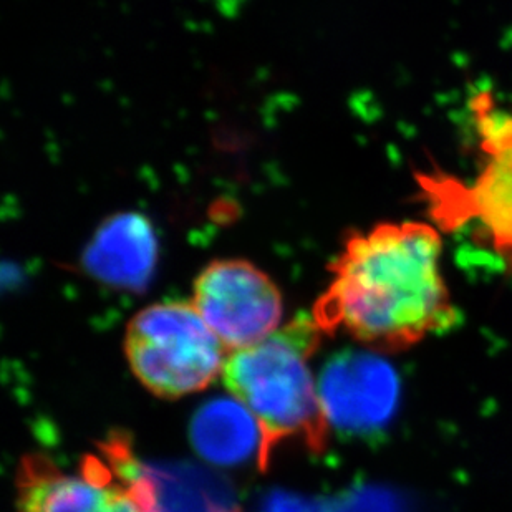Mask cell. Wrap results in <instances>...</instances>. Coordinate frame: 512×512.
Instances as JSON below:
<instances>
[{"label": "cell", "mask_w": 512, "mask_h": 512, "mask_svg": "<svg viewBox=\"0 0 512 512\" xmlns=\"http://www.w3.org/2000/svg\"><path fill=\"white\" fill-rule=\"evenodd\" d=\"M478 136L479 171L463 181L441 170L416 174L426 213L443 232L469 229L512 272V112L493 93L469 103Z\"/></svg>", "instance_id": "3957f363"}, {"label": "cell", "mask_w": 512, "mask_h": 512, "mask_svg": "<svg viewBox=\"0 0 512 512\" xmlns=\"http://www.w3.org/2000/svg\"><path fill=\"white\" fill-rule=\"evenodd\" d=\"M191 302L229 352L266 339L282 317L277 285L239 259L209 264L194 282Z\"/></svg>", "instance_id": "8992f818"}, {"label": "cell", "mask_w": 512, "mask_h": 512, "mask_svg": "<svg viewBox=\"0 0 512 512\" xmlns=\"http://www.w3.org/2000/svg\"><path fill=\"white\" fill-rule=\"evenodd\" d=\"M194 446L204 458L219 464L244 461L261 451V431L239 401L219 400L204 406L193 421Z\"/></svg>", "instance_id": "9c48e42d"}, {"label": "cell", "mask_w": 512, "mask_h": 512, "mask_svg": "<svg viewBox=\"0 0 512 512\" xmlns=\"http://www.w3.org/2000/svg\"><path fill=\"white\" fill-rule=\"evenodd\" d=\"M116 448L112 461L90 458L75 471L29 458L17 481V512H161L150 479Z\"/></svg>", "instance_id": "5b68a950"}, {"label": "cell", "mask_w": 512, "mask_h": 512, "mask_svg": "<svg viewBox=\"0 0 512 512\" xmlns=\"http://www.w3.org/2000/svg\"><path fill=\"white\" fill-rule=\"evenodd\" d=\"M319 392L330 426L365 428L387 416L395 383L375 358L343 355L324 368Z\"/></svg>", "instance_id": "52a82bcc"}, {"label": "cell", "mask_w": 512, "mask_h": 512, "mask_svg": "<svg viewBox=\"0 0 512 512\" xmlns=\"http://www.w3.org/2000/svg\"><path fill=\"white\" fill-rule=\"evenodd\" d=\"M435 224L380 223L348 237L332 281L315 305L324 332L342 330L383 352H398L459 320L443 269Z\"/></svg>", "instance_id": "6da1fadb"}, {"label": "cell", "mask_w": 512, "mask_h": 512, "mask_svg": "<svg viewBox=\"0 0 512 512\" xmlns=\"http://www.w3.org/2000/svg\"><path fill=\"white\" fill-rule=\"evenodd\" d=\"M322 334L314 314L299 315L261 342L228 353L221 377L259 426L261 469L284 441L299 440L314 451L327 445L330 423L310 368Z\"/></svg>", "instance_id": "7a4b0ae2"}, {"label": "cell", "mask_w": 512, "mask_h": 512, "mask_svg": "<svg viewBox=\"0 0 512 512\" xmlns=\"http://www.w3.org/2000/svg\"><path fill=\"white\" fill-rule=\"evenodd\" d=\"M125 350L135 377L163 398L209 387L223 373L229 353L193 302H163L141 310L128 325Z\"/></svg>", "instance_id": "277c9868"}, {"label": "cell", "mask_w": 512, "mask_h": 512, "mask_svg": "<svg viewBox=\"0 0 512 512\" xmlns=\"http://www.w3.org/2000/svg\"><path fill=\"white\" fill-rule=\"evenodd\" d=\"M155 261V234L140 214H118L107 221L85 252L88 271L121 289L143 287Z\"/></svg>", "instance_id": "ba28073f"}]
</instances>
